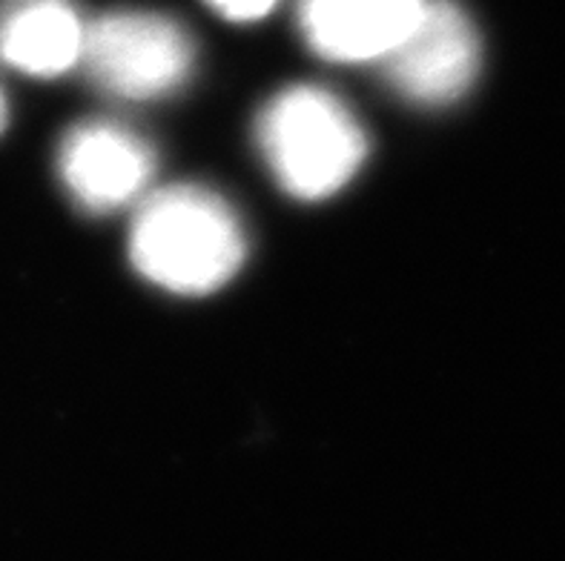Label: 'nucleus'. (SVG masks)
I'll return each instance as SVG.
<instances>
[{"label":"nucleus","instance_id":"1","mask_svg":"<svg viewBox=\"0 0 565 561\" xmlns=\"http://www.w3.org/2000/svg\"><path fill=\"white\" fill-rule=\"evenodd\" d=\"M247 256L227 201L201 186H170L143 201L129 229V258L147 281L181 295L222 290Z\"/></svg>","mask_w":565,"mask_h":561},{"label":"nucleus","instance_id":"2","mask_svg":"<svg viewBox=\"0 0 565 561\" xmlns=\"http://www.w3.org/2000/svg\"><path fill=\"white\" fill-rule=\"evenodd\" d=\"M258 147L294 198L322 201L365 164L367 138L344 100L322 86H290L258 118Z\"/></svg>","mask_w":565,"mask_h":561},{"label":"nucleus","instance_id":"3","mask_svg":"<svg viewBox=\"0 0 565 561\" xmlns=\"http://www.w3.org/2000/svg\"><path fill=\"white\" fill-rule=\"evenodd\" d=\"M81 64L104 93L150 100L186 84L195 46L186 29L167 14L118 9L86 26Z\"/></svg>","mask_w":565,"mask_h":561},{"label":"nucleus","instance_id":"4","mask_svg":"<svg viewBox=\"0 0 565 561\" xmlns=\"http://www.w3.org/2000/svg\"><path fill=\"white\" fill-rule=\"evenodd\" d=\"M387 80L423 107H445L468 93L480 72V37L451 0L425 3L414 32L385 57Z\"/></svg>","mask_w":565,"mask_h":561},{"label":"nucleus","instance_id":"5","mask_svg":"<svg viewBox=\"0 0 565 561\" xmlns=\"http://www.w3.org/2000/svg\"><path fill=\"white\" fill-rule=\"evenodd\" d=\"M57 172L86 213H113L136 201L156 172L150 143L113 121H84L61 141Z\"/></svg>","mask_w":565,"mask_h":561},{"label":"nucleus","instance_id":"6","mask_svg":"<svg viewBox=\"0 0 565 561\" xmlns=\"http://www.w3.org/2000/svg\"><path fill=\"white\" fill-rule=\"evenodd\" d=\"M425 0H301L299 29L310 50L337 64L385 61L414 32Z\"/></svg>","mask_w":565,"mask_h":561},{"label":"nucleus","instance_id":"7","mask_svg":"<svg viewBox=\"0 0 565 561\" xmlns=\"http://www.w3.org/2000/svg\"><path fill=\"white\" fill-rule=\"evenodd\" d=\"M86 26L72 0H12L0 9V61L32 78L81 64Z\"/></svg>","mask_w":565,"mask_h":561},{"label":"nucleus","instance_id":"8","mask_svg":"<svg viewBox=\"0 0 565 561\" xmlns=\"http://www.w3.org/2000/svg\"><path fill=\"white\" fill-rule=\"evenodd\" d=\"M207 3L215 12L222 14V18L236 23L258 21V18H265V14L276 7V0H207Z\"/></svg>","mask_w":565,"mask_h":561},{"label":"nucleus","instance_id":"9","mask_svg":"<svg viewBox=\"0 0 565 561\" xmlns=\"http://www.w3.org/2000/svg\"><path fill=\"white\" fill-rule=\"evenodd\" d=\"M7 121H9V107H7V98H3V93H0V132L7 129Z\"/></svg>","mask_w":565,"mask_h":561}]
</instances>
